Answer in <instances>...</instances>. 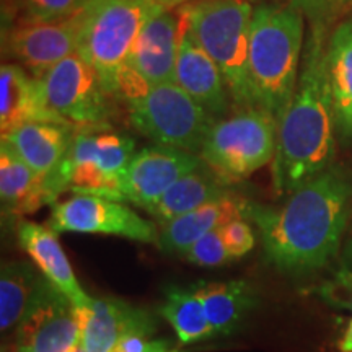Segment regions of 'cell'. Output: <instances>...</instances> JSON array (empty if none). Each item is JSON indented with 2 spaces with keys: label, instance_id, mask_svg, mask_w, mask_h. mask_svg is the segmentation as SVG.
<instances>
[{
  "label": "cell",
  "instance_id": "3",
  "mask_svg": "<svg viewBox=\"0 0 352 352\" xmlns=\"http://www.w3.org/2000/svg\"><path fill=\"white\" fill-rule=\"evenodd\" d=\"M305 16L283 2L254 6L248 74L254 107L280 120L296 91L305 47Z\"/></svg>",
  "mask_w": 352,
  "mask_h": 352
},
{
  "label": "cell",
  "instance_id": "9",
  "mask_svg": "<svg viewBox=\"0 0 352 352\" xmlns=\"http://www.w3.org/2000/svg\"><path fill=\"white\" fill-rule=\"evenodd\" d=\"M41 82L47 104L64 122L77 129H111L113 96L78 52L54 65Z\"/></svg>",
  "mask_w": 352,
  "mask_h": 352
},
{
  "label": "cell",
  "instance_id": "21",
  "mask_svg": "<svg viewBox=\"0 0 352 352\" xmlns=\"http://www.w3.org/2000/svg\"><path fill=\"white\" fill-rule=\"evenodd\" d=\"M228 186L230 184L220 179L202 162L201 166H197L191 173L184 175L160 199L148 206L145 212L152 215V219L158 226H164V223L179 217V215H184L191 210L202 208V206L233 195Z\"/></svg>",
  "mask_w": 352,
  "mask_h": 352
},
{
  "label": "cell",
  "instance_id": "5",
  "mask_svg": "<svg viewBox=\"0 0 352 352\" xmlns=\"http://www.w3.org/2000/svg\"><path fill=\"white\" fill-rule=\"evenodd\" d=\"M250 0H189L178 7L189 32L222 72L233 108L254 107L248 74Z\"/></svg>",
  "mask_w": 352,
  "mask_h": 352
},
{
  "label": "cell",
  "instance_id": "17",
  "mask_svg": "<svg viewBox=\"0 0 352 352\" xmlns=\"http://www.w3.org/2000/svg\"><path fill=\"white\" fill-rule=\"evenodd\" d=\"M32 122H59L44 95L43 82L19 64H2L0 67V132L19 129Z\"/></svg>",
  "mask_w": 352,
  "mask_h": 352
},
{
  "label": "cell",
  "instance_id": "13",
  "mask_svg": "<svg viewBox=\"0 0 352 352\" xmlns=\"http://www.w3.org/2000/svg\"><path fill=\"white\" fill-rule=\"evenodd\" d=\"M201 165V157L191 152L166 145H148L134 153L111 199L134 204L145 210L178 179Z\"/></svg>",
  "mask_w": 352,
  "mask_h": 352
},
{
  "label": "cell",
  "instance_id": "29",
  "mask_svg": "<svg viewBox=\"0 0 352 352\" xmlns=\"http://www.w3.org/2000/svg\"><path fill=\"white\" fill-rule=\"evenodd\" d=\"M318 296L328 305L352 311V270L341 267L318 287Z\"/></svg>",
  "mask_w": 352,
  "mask_h": 352
},
{
  "label": "cell",
  "instance_id": "33",
  "mask_svg": "<svg viewBox=\"0 0 352 352\" xmlns=\"http://www.w3.org/2000/svg\"><path fill=\"white\" fill-rule=\"evenodd\" d=\"M21 3L23 0H2V10H3V16H8L12 19L15 13L21 12Z\"/></svg>",
  "mask_w": 352,
  "mask_h": 352
},
{
  "label": "cell",
  "instance_id": "4",
  "mask_svg": "<svg viewBox=\"0 0 352 352\" xmlns=\"http://www.w3.org/2000/svg\"><path fill=\"white\" fill-rule=\"evenodd\" d=\"M189 0H90L85 6L78 50L113 98L132 44L148 21Z\"/></svg>",
  "mask_w": 352,
  "mask_h": 352
},
{
  "label": "cell",
  "instance_id": "10",
  "mask_svg": "<svg viewBox=\"0 0 352 352\" xmlns=\"http://www.w3.org/2000/svg\"><path fill=\"white\" fill-rule=\"evenodd\" d=\"M47 227L56 233H103L139 243H157L155 222L140 217L126 202L95 195H76L54 202Z\"/></svg>",
  "mask_w": 352,
  "mask_h": 352
},
{
  "label": "cell",
  "instance_id": "30",
  "mask_svg": "<svg viewBox=\"0 0 352 352\" xmlns=\"http://www.w3.org/2000/svg\"><path fill=\"white\" fill-rule=\"evenodd\" d=\"M296 7L308 20V25L328 26L336 20L341 10L347 7V0H276Z\"/></svg>",
  "mask_w": 352,
  "mask_h": 352
},
{
  "label": "cell",
  "instance_id": "1",
  "mask_svg": "<svg viewBox=\"0 0 352 352\" xmlns=\"http://www.w3.org/2000/svg\"><path fill=\"white\" fill-rule=\"evenodd\" d=\"M351 197L347 175L331 166L287 196L280 208L246 201L245 220L256 226L266 263L283 274L302 277L336 256Z\"/></svg>",
  "mask_w": 352,
  "mask_h": 352
},
{
  "label": "cell",
  "instance_id": "11",
  "mask_svg": "<svg viewBox=\"0 0 352 352\" xmlns=\"http://www.w3.org/2000/svg\"><path fill=\"white\" fill-rule=\"evenodd\" d=\"M85 308L44 280L15 334V352H76L82 342Z\"/></svg>",
  "mask_w": 352,
  "mask_h": 352
},
{
  "label": "cell",
  "instance_id": "12",
  "mask_svg": "<svg viewBox=\"0 0 352 352\" xmlns=\"http://www.w3.org/2000/svg\"><path fill=\"white\" fill-rule=\"evenodd\" d=\"M178 50L179 15L175 8L148 21L132 44L121 70L118 100L140 87L175 82Z\"/></svg>",
  "mask_w": 352,
  "mask_h": 352
},
{
  "label": "cell",
  "instance_id": "23",
  "mask_svg": "<svg viewBox=\"0 0 352 352\" xmlns=\"http://www.w3.org/2000/svg\"><path fill=\"white\" fill-rule=\"evenodd\" d=\"M192 287L204 305L206 315L215 334H232L236 331L256 305L253 285L246 280H199L192 284Z\"/></svg>",
  "mask_w": 352,
  "mask_h": 352
},
{
  "label": "cell",
  "instance_id": "37",
  "mask_svg": "<svg viewBox=\"0 0 352 352\" xmlns=\"http://www.w3.org/2000/svg\"><path fill=\"white\" fill-rule=\"evenodd\" d=\"M347 7L352 8V0H347Z\"/></svg>",
  "mask_w": 352,
  "mask_h": 352
},
{
  "label": "cell",
  "instance_id": "35",
  "mask_svg": "<svg viewBox=\"0 0 352 352\" xmlns=\"http://www.w3.org/2000/svg\"><path fill=\"white\" fill-rule=\"evenodd\" d=\"M344 258H346V266L351 267V270H352V240L349 241V245H347Z\"/></svg>",
  "mask_w": 352,
  "mask_h": 352
},
{
  "label": "cell",
  "instance_id": "31",
  "mask_svg": "<svg viewBox=\"0 0 352 352\" xmlns=\"http://www.w3.org/2000/svg\"><path fill=\"white\" fill-rule=\"evenodd\" d=\"M219 230L220 235H222L223 245H226L227 252L230 253L233 259L245 256L254 248V233L248 220H233V222H228L223 227H220Z\"/></svg>",
  "mask_w": 352,
  "mask_h": 352
},
{
  "label": "cell",
  "instance_id": "25",
  "mask_svg": "<svg viewBox=\"0 0 352 352\" xmlns=\"http://www.w3.org/2000/svg\"><path fill=\"white\" fill-rule=\"evenodd\" d=\"M46 276L36 264L7 261L0 270V329L8 333L19 328L36 298Z\"/></svg>",
  "mask_w": 352,
  "mask_h": 352
},
{
  "label": "cell",
  "instance_id": "32",
  "mask_svg": "<svg viewBox=\"0 0 352 352\" xmlns=\"http://www.w3.org/2000/svg\"><path fill=\"white\" fill-rule=\"evenodd\" d=\"M182 344L170 338H155L147 334H131L113 347L111 352H182Z\"/></svg>",
  "mask_w": 352,
  "mask_h": 352
},
{
  "label": "cell",
  "instance_id": "24",
  "mask_svg": "<svg viewBox=\"0 0 352 352\" xmlns=\"http://www.w3.org/2000/svg\"><path fill=\"white\" fill-rule=\"evenodd\" d=\"M0 199L3 212L19 217L51 204L43 179L6 142H0Z\"/></svg>",
  "mask_w": 352,
  "mask_h": 352
},
{
  "label": "cell",
  "instance_id": "7",
  "mask_svg": "<svg viewBox=\"0 0 352 352\" xmlns=\"http://www.w3.org/2000/svg\"><path fill=\"white\" fill-rule=\"evenodd\" d=\"M131 126L157 145L199 155L210 127L217 121L178 83L145 85L124 100Z\"/></svg>",
  "mask_w": 352,
  "mask_h": 352
},
{
  "label": "cell",
  "instance_id": "27",
  "mask_svg": "<svg viewBox=\"0 0 352 352\" xmlns=\"http://www.w3.org/2000/svg\"><path fill=\"white\" fill-rule=\"evenodd\" d=\"M90 0H23L21 23H50L69 19Z\"/></svg>",
  "mask_w": 352,
  "mask_h": 352
},
{
  "label": "cell",
  "instance_id": "28",
  "mask_svg": "<svg viewBox=\"0 0 352 352\" xmlns=\"http://www.w3.org/2000/svg\"><path fill=\"white\" fill-rule=\"evenodd\" d=\"M182 256L186 259L188 263L196 264V266L202 267H217L223 266V264L233 261L230 253L227 252L226 245H223L222 235L220 230H212L208 235L196 241L184 252Z\"/></svg>",
  "mask_w": 352,
  "mask_h": 352
},
{
  "label": "cell",
  "instance_id": "19",
  "mask_svg": "<svg viewBox=\"0 0 352 352\" xmlns=\"http://www.w3.org/2000/svg\"><path fill=\"white\" fill-rule=\"evenodd\" d=\"M245 206L246 199L230 195L179 215L160 226L157 246L164 253L183 254L209 232L217 230L233 220L245 219Z\"/></svg>",
  "mask_w": 352,
  "mask_h": 352
},
{
  "label": "cell",
  "instance_id": "6",
  "mask_svg": "<svg viewBox=\"0 0 352 352\" xmlns=\"http://www.w3.org/2000/svg\"><path fill=\"white\" fill-rule=\"evenodd\" d=\"M135 142L111 129H78L57 168L43 179L51 206L63 192L109 197L124 178Z\"/></svg>",
  "mask_w": 352,
  "mask_h": 352
},
{
  "label": "cell",
  "instance_id": "36",
  "mask_svg": "<svg viewBox=\"0 0 352 352\" xmlns=\"http://www.w3.org/2000/svg\"><path fill=\"white\" fill-rule=\"evenodd\" d=\"M76 352H87V351H85V349H83V346H82V342H80V346H78V347H77V351H76Z\"/></svg>",
  "mask_w": 352,
  "mask_h": 352
},
{
  "label": "cell",
  "instance_id": "8",
  "mask_svg": "<svg viewBox=\"0 0 352 352\" xmlns=\"http://www.w3.org/2000/svg\"><path fill=\"white\" fill-rule=\"evenodd\" d=\"M279 121L261 108L235 109L210 127L201 160L227 184L240 183L274 160Z\"/></svg>",
  "mask_w": 352,
  "mask_h": 352
},
{
  "label": "cell",
  "instance_id": "2",
  "mask_svg": "<svg viewBox=\"0 0 352 352\" xmlns=\"http://www.w3.org/2000/svg\"><path fill=\"white\" fill-rule=\"evenodd\" d=\"M328 30L308 25L296 91L279 120L272 188L280 197L333 166L338 131L327 67Z\"/></svg>",
  "mask_w": 352,
  "mask_h": 352
},
{
  "label": "cell",
  "instance_id": "22",
  "mask_svg": "<svg viewBox=\"0 0 352 352\" xmlns=\"http://www.w3.org/2000/svg\"><path fill=\"white\" fill-rule=\"evenodd\" d=\"M327 67L336 131L342 142L352 144V16L328 36Z\"/></svg>",
  "mask_w": 352,
  "mask_h": 352
},
{
  "label": "cell",
  "instance_id": "15",
  "mask_svg": "<svg viewBox=\"0 0 352 352\" xmlns=\"http://www.w3.org/2000/svg\"><path fill=\"white\" fill-rule=\"evenodd\" d=\"M178 10V8H176ZM179 15V50L175 83H178L199 107L215 120L230 114L233 101L222 72L189 32L188 21Z\"/></svg>",
  "mask_w": 352,
  "mask_h": 352
},
{
  "label": "cell",
  "instance_id": "34",
  "mask_svg": "<svg viewBox=\"0 0 352 352\" xmlns=\"http://www.w3.org/2000/svg\"><path fill=\"white\" fill-rule=\"evenodd\" d=\"M338 349H340V352H352V320L347 324L340 342H338Z\"/></svg>",
  "mask_w": 352,
  "mask_h": 352
},
{
  "label": "cell",
  "instance_id": "14",
  "mask_svg": "<svg viewBox=\"0 0 352 352\" xmlns=\"http://www.w3.org/2000/svg\"><path fill=\"white\" fill-rule=\"evenodd\" d=\"M83 19L85 7L59 21L21 23L3 36V52L41 80L54 65L77 52Z\"/></svg>",
  "mask_w": 352,
  "mask_h": 352
},
{
  "label": "cell",
  "instance_id": "16",
  "mask_svg": "<svg viewBox=\"0 0 352 352\" xmlns=\"http://www.w3.org/2000/svg\"><path fill=\"white\" fill-rule=\"evenodd\" d=\"M157 331V320L145 308L120 298H91L85 308L82 346L87 352H111L113 347L131 334Z\"/></svg>",
  "mask_w": 352,
  "mask_h": 352
},
{
  "label": "cell",
  "instance_id": "18",
  "mask_svg": "<svg viewBox=\"0 0 352 352\" xmlns=\"http://www.w3.org/2000/svg\"><path fill=\"white\" fill-rule=\"evenodd\" d=\"M16 239L21 250L33 259L50 283L63 290L78 308L90 305L91 297L78 284L54 230L41 223L20 220L16 227Z\"/></svg>",
  "mask_w": 352,
  "mask_h": 352
},
{
  "label": "cell",
  "instance_id": "20",
  "mask_svg": "<svg viewBox=\"0 0 352 352\" xmlns=\"http://www.w3.org/2000/svg\"><path fill=\"white\" fill-rule=\"evenodd\" d=\"M77 127L59 122H32L2 135L13 152L36 173L46 178L69 152Z\"/></svg>",
  "mask_w": 352,
  "mask_h": 352
},
{
  "label": "cell",
  "instance_id": "26",
  "mask_svg": "<svg viewBox=\"0 0 352 352\" xmlns=\"http://www.w3.org/2000/svg\"><path fill=\"white\" fill-rule=\"evenodd\" d=\"M157 314L168 321L182 346L204 341L215 334L206 315L204 305L192 285H171L165 289V300L157 308Z\"/></svg>",
  "mask_w": 352,
  "mask_h": 352
}]
</instances>
